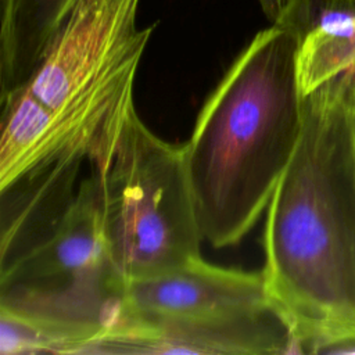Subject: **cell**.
Wrapping results in <instances>:
<instances>
[{
  "label": "cell",
  "mask_w": 355,
  "mask_h": 355,
  "mask_svg": "<svg viewBox=\"0 0 355 355\" xmlns=\"http://www.w3.org/2000/svg\"><path fill=\"white\" fill-rule=\"evenodd\" d=\"M262 275L295 352L355 344V78L304 97L295 151L266 208Z\"/></svg>",
  "instance_id": "cell-1"
},
{
  "label": "cell",
  "mask_w": 355,
  "mask_h": 355,
  "mask_svg": "<svg viewBox=\"0 0 355 355\" xmlns=\"http://www.w3.org/2000/svg\"><path fill=\"white\" fill-rule=\"evenodd\" d=\"M338 354H347V355H355V344H351V345H348V347H345V348H343Z\"/></svg>",
  "instance_id": "cell-12"
},
{
  "label": "cell",
  "mask_w": 355,
  "mask_h": 355,
  "mask_svg": "<svg viewBox=\"0 0 355 355\" xmlns=\"http://www.w3.org/2000/svg\"><path fill=\"white\" fill-rule=\"evenodd\" d=\"M76 0H0V98L28 83Z\"/></svg>",
  "instance_id": "cell-10"
},
{
  "label": "cell",
  "mask_w": 355,
  "mask_h": 355,
  "mask_svg": "<svg viewBox=\"0 0 355 355\" xmlns=\"http://www.w3.org/2000/svg\"><path fill=\"white\" fill-rule=\"evenodd\" d=\"M302 118L297 42L272 24L232 62L182 146L200 229L214 248L237 244L268 208Z\"/></svg>",
  "instance_id": "cell-2"
},
{
  "label": "cell",
  "mask_w": 355,
  "mask_h": 355,
  "mask_svg": "<svg viewBox=\"0 0 355 355\" xmlns=\"http://www.w3.org/2000/svg\"><path fill=\"white\" fill-rule=\"evenodd\" d=\"M126 280L104 234L98 176L35 250L0 269L6 354H100L119 324Z\"/></svg>",
  "instance_id": "cell-3"
},
{
  "label": "cell",
  "mask_w": 355,
  "mask_h": 355,
  "mask_svg": "<svg viewBox=\"0 0 355 355\" xmlns=\"http://www.w3.org/2000/svg\"><path fill=\"white\" fill-rule=\"evenodd\" d=\"M98 176L104 234L119 273L140 280L201 257L204 240L183 147L153 133L136 110Z\"/></svg>",
  "instance_id": "cell-6"
},
{
  "label": "cell",
  "mask_w": 355,
  "mask_h": 355,
  "mask_svg": "<svg viewBox=\"0 0 355 355\" xmlns=\"http://www.w3.org/2000/svg\"><path fill=\"white\" fill-rule=\"evenodd\" d=\"M286 1L287 0H258L262 12L272 24H275L276 19L279 18V15L282 14V11L286 6Z\"/></svg>",
  "instance_id": "cell-11"
},
{
  "label": "cell",
  "mask_w": 355,
  "mask_h": 355,
  "mask_svg": "<svg viewBox=\"0 0 355 355\" xmlns=\"http://www.w3.org/2000/svg\"><path fill=\"white\" fill-rule=\"evenodd\" d=\"M82 154H67L0 190V269L40 245L75 201Z\"/></svg>",
  "instance_id": "cell-7"
},
{
  "label": "cell",
  "mask_w": 355,
  "mask_h": 355,
  "mask_svg": "<svg viewBox=\"0 0 355 355\" xmlns=\"http://www.w3.org/2000/svg\"><path fill=\"white\" fill-rule=\"evenodd\" d=\"M0 190L26 173L87 147L80 136L25 86L0 98Z\"/></svg>",
  "instance_id": "cell-9"
},
{
  "label": "cell",
  "mask_w": 355,
  "mask_h": 355,
  "mask_svg": "<svg viewBox=\"0 0 355 355\" xmlns=\"http://www.w3.org/2000/svg\"><path fill=\"white\" fill-rule=\"evenodd\" d=\"M273 25L295 37L304 97L334 78H355V0H287Z\"/></svg>",
  "instance_id": "cell-8"
},
{
  "label": "cell",
  "mask_w": 355,
  "mask_h": 355,
  "mask_svg": "<svg viewBox=\"0 0 355 355\" xmlns=\"http://www.w3.org/2000/svg\"><path fill=\"white\" fill-rule=\"evenodd\" d=\"M297 354L262 270L197 257L169 273L129 280L103 354Z\"/></svg>",
  "instance_id": "cell-4"
},
{
  "label": "cell",
  "mask_w": 355,
  "mask_h": 355,
  "mask_svg": "<svg viewBox=\"0 0 355 355\" xmlns=\"http://www.w3.org/2000/svg\"><path fill=\"white\" fill-rule=\"evenodd\" d=\"M140 0H76L24 86L87 147L92 166L111 154L128 116L155 25L137 26Z\"/></svg>",
  "instance_id": "cell-5"
}]
</instances>
